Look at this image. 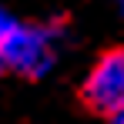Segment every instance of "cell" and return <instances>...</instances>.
<instances>
[{"instance_id": "cell-4", "label": "cell", "mask_w": 124, "mask_h": 124, "mask_svg": "<svg viewBox=\"0 0 124 124\" xmlns=\"http://www.w3.org/2000/svg\"><path fill=\"white\" fill-rule=\"evenodd\" d=\"M7 70V61H3V50H0V74Z\"/></svg>"}, {"instance_id": "cell-1", "label": "cell", "mask_w": 124, "mask_h": 124, "mask_svg": "<svg viewBox=\"0 0 124 124\" xmlns=\"http://www.w3.org/2000/svg\"><path fill=\"white\" fill-rule=\"evenodd\" d=\"M81 101L97 117H107L124 101V47H111L94 61L81 84Z\"/></svg>"}, {"instance_id": "cell-3", "label": "cell", "mask_w": 124, "mask_h": 124, "mask_svg": "<svg viewBox=\"0 0 124 124\" xmlns=\"http://www.w3.org/2000/svg\"><path fill=\"white\" fill-rule=\"evenodd\" d=\"M104 121H107V124H124V101L117 104V107H114V111H111V114H107Z\"/></svg>"}, {"instance_id": "cell-2", "label": "cell", "mask_w": 124, "mask_h": 124, "mask_svg": "<svg viewBox=\"0 0 124 124\" xmlns=\"http://www.w3.org/2000/svg\"><path fill=\"white\" fill-rule=\"evenodd\" d=\"M0 50L7 67L20 74H40L50 64V37L47 30H37V27H10L0 37Z\"/></svg>"}]
</instances>
